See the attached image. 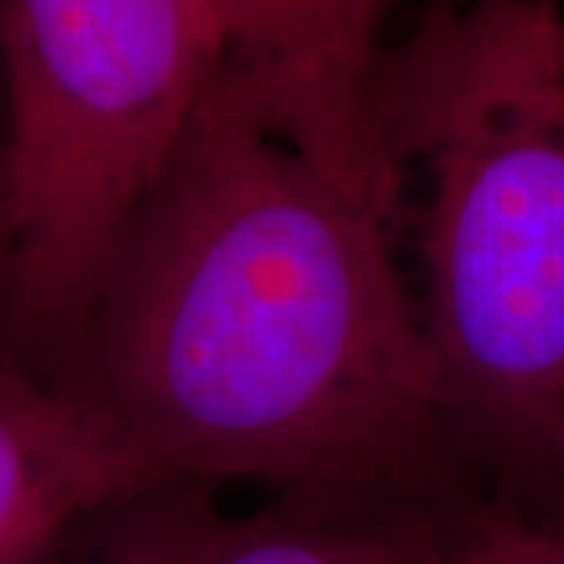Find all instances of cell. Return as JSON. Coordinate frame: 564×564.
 <instances>
[{"instance_id":"6da1fadb","label":"cell","mask_w":564,"mask_h":564,"mask_svg":"<svg viewBox=\"0 0 564 564\" xmlns=\"http://www.w3.org/2000/svg\"><path fill=\"white\" fill-rule=\"evenodd\" d=\"M392 223L210 85L104 276L88 386L176 486L417 518L464 452Z\"/></svg>"},{"instance_id":"5b68a950","label":"cell","mask_w":564,"mask_h":564,"mask_svg":"<svg viewBox=\"0 0 564 564\" xmlns=\"http://www.w3.org/2000/svg\"><path fill=\"white\" fill-rule=\"evenodd\" d=\"M170 486L88 386L0 351V564H39L69 527Z\"/></svg>"},{"instance_id":"52a82bcc","label":"cell","mask_w":564,"mask_h":564,"mask_svg":"<svg viewBox=\"0 0 564 564\" xmlns=\"http://www.w3.org/2000/svg\"><path fill=\"white\" fill-rule=\"evenodd\" d=\"M445 564H564V533L514 511H477L440 536Z\"/></svg>"},{"instance_id":"3957f363","label":"cell","mask_w":564,"mask_h":564,"mask_svg":"<svg viewBox=\"0 0 564 564\" xmlns=\"http://www.w3.org/2000/svg\"><path fill=\"white\" fill-rule=\"evenodd\" d=\"M10 351L88 386L104 276L220 73L210 0H0Z\"/></svg>"},{"instance_id":"ba28073f","label":"cell","mask_w":564,"mask_h":564,"mask_svg":"<svg viewBox=\"0 0 564 564\" xmlns=\"http://www.w3.org/2000/svg\"><path fill=\"white\" fill-rule=\"evenodd\" d=\"M10 304H13V226L7 210L3 161H0V351L10 348Z\"/></svg>"},{"instance_id":"7a4b0ae2","label":"cell","mask_w":564,"mask_h":564,"mask_svg":"<svg viewBox=\"0 0 564 564\" xmlns=\"http://www.w3.org/2000/svg\"><path fill=\"white\" fill-rule=\"evenodd\" d=\"M380 135L423 176V333L464 448L564 477V10L433 0L389 44Z\"/></svg>"},{"instance_id":"9c48e42d","label":"cell","mask_w":564,"mask_h":564,"mask_svg":"<svg viewBox=\"0 0 564 564\" xmlns=\"http://www.w3.org/2000/svg\"><path fill=\"white\" fill-rule=\"evenodd\" d=\"M104 564H132V562H126V558H122V555H117V552H107Z\"/></svg>"},{"instance_id":"8992f818","label":"cell","mask_w":564,"mask_h":564,"mask_svg":"<svg viewBox=\"0 0 564 564\" xmlns=\"http://www.w3.org/2000/svg\"><path fill=\"white\" fill-rule=\"evenodd\" d=\"M110 552L132 564H445L417 518L276 508L229 518L210 489L176 486L129 505Z\"/></svg>"},{"instance_id":"277c9868","label":"cell","mask_w":564,"mask_h":564,"mask_svg":"<svg viewBox=\"0 0 564 564\" xmlns=\"http://www.w3.org/2000/svg\"><path fill=\"white\" fill-rule=\"evenodd\" d=\"M223 61L214 85L383 220L404 182L377 120V76L395 0H210Z\"/></svg>"}]
</instances>
